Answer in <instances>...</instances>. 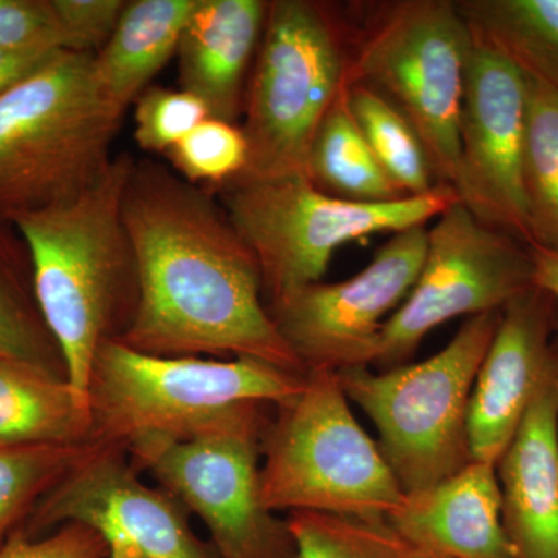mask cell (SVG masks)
Returning <instances> with one entry per match:
<instances>
[{"label": "cell", "mask_w": 558, "mask_h": 558, "mask_svg": "<svg viewBox=\"0 0 558 558\" xmlns=\"http://www.w3.org/2000/svg\"><path fill=\"white\" fill-rule=\"evenodd\" d=\"M209 190L258 263L269 311L322 282L333 253L349 242L425 227L459 202L457 191L439 185L424 196L362 204L323 193L306 175L231 179Z\"/></svg>", "instance_id": "7"}, {"label": "cell", "mask_w": 558, "mask_h": 558, "mask_svg": "<svg viewBox=\"0 0 558 558\" xmlns=\"http://www.w3.org/2000/svg\"><path fill=\"white\" fill-rule=\"evenodd\" d=\"M348 105L374 157L403 196H424L439 186L417 132L391 102L362 84H348Z\"/></svg>", "instance_id": "24"}, {"label": "cell", "mask_w": 558, "mask_h": 558, "mask_svg": "<svg viewBox=\"0 0 558 558\" xmlns=\"http://www.w3.org/2000/svg\"><path fill=\"white\" fill-rule=\"evenodd\" d=\"M90 53L61 50L0 95V226L78 196L108 171L124 110Z\"/></svg>", "instance_id": "3"}, {"label": "cell", "mask_w": 558, "mask_h": 558, "mask_svg": "<svg viewBox=\"0 0 558 558\" xmlns=\"http://www.w3.org/2000/svg\"><path fill=\"white\" fill-rule=\"evenodd\" d=\"M534 288L527 245L481 223L461 202L436 218L409 296L385 322L374 366L405 365L432 330L505 310Z\"/></svg>", "instance_id": "11"}, {"label": "cell", "mask_w": 558, "mask_h": 558, "mask_svg": "<svg viewBox=\"0 0 558 558\" xmlns=\"http://www.w3.org/2000/svg\"><path fill=\"white\" fill-rule=\"evenodd\" d=\"M190 510L138 478L128 451L95 446L51 488L21 529L27 537L68 523L94 529L108 558H219L190 526Z\"/></svg>", "instance_id": "12"}, {"label": "cell", "mask_w": 558, "mask_h": 558, "mask_svg": "<svg viewBox=\"0 0 558 558\" xmlns=\"http://www.w3.org/2000/svg\"><path fill=\"white\" fill-rule=\"evenodd\" d=\"M0 558H108V549L94 529L68 523L46 538L27 537L20 529L0 548Z\"/></svg>", "instance_id": "32"}, {"label": "cell", "mask_w": 558, "mask_h": 558, "mask_svg": "<svg viewBox=\"0 0 558 558\" xmlns=\"http://www.w3.org/2000/svg\"><path fill=\"white\" fill-rule=\"evenodd\" d=\"M414 548L435 558H517L501 519L497 468L472 461L449 478L403 494L385 517Z\"/></svg>", "instance_id": "16"}, {"label": "cell", "mask_w": 558, "mask_h": 558, "mask_svg": "<svg viewBox=\"0 0 558 558\" xmlns=\"http://www.w3.org/2000/svg\"><path fill=\"white\" fill-rule=\"evenodd\" d=\"M134 157L119 154L78 196L14 220L31 256L40 317L60 348L68 380L89 400L95 355L130 330L138 263L121 211Z\"/></svg>", "instance_id": "2"}, {"label": "cell", "mask_w": 558, "mask_h": 558, "mask_svg": "<svg viewBox=\"0 0 558 558\" xmlns=\"http://www.w3.org/2000/svg\"><path fill=\"white\" fill-rule=\"evenodd\" d=\"M523 179L531 245L558 250V92L532 80Z\"/></svg>", "instance_id": "25"}, {"label": "cell", "mask_w": 558, "mask_h": 558, "mask_svg": "<svg viewBox=\"0 0 558 558\" xmlns=\"http://www.w3.org/2000/svg\"><path fill=\"white\" fill-rule=\"evenodd\" d=\"M306 178L329 196L384 204L403 199L374 157L348 105V84L319 124L307 159Z\"/></svg>", "instance_id": "22"}, {"label": "cell", "mask_w": 558, "mask_h": 558, "mask_svg": "<svg viewBox=\"0 0 558 558\" xmlns=\"http://www.w3.org/2000/svg\"><path fill=\"white\" fill-rule=\"evenodd\" d=\"M295 558H433L400 537L385 519L290 512Z\"/></svg>", "instance_id": "26"}, {"label": "cell", "mask_w": 558, "mask_h": 558, "mask_svg": "<svg viewBox=\"0 0 558 558\" xmlns=\"http://www.w3.org/2000/svg\"><path fill=\"white\" fill-rule=\"evenodd\" d=\"M351 22L317 0L269 2L245 94L248 157L238 180L306 175L312 142L348 84Z\"/></svg>", "instance_id": "6"}, {"label": "cell", "mask_w": 558, "mask_h": 558, "mask_svg": "<svg viewBox=\"0 0 558 558\" xmlns=\"http://www.w3.org/2000/svg\"><path fill=\"white\" fill-rule=\"evenodd\" d=\"M501 519L517 558H558L556 363L497 462Z\"/></svg>", "instance_id": "17"}, {"label": "cell", "mask_w": 558, "mask_h": 558, "mask_svg": "<svg viewBox=\"0 0 558 558\" xmlns=\"http://www.w3.org/2000/svg\"><path fill=\"white\" fill-rule=\"evenodd\" d=\"M433 558H435V557H433Z\"/></svg>", "instance_id": "36"}, {"label": "cell", "mask_w": 558, "mask_h": 558, "mask_svg": "<svg viewBox=\"0 0 558 558\" xmlns=\"http://www.w3.org/2000/svg\"><path fill=\"white\" fill-rule=\"evenodd\" d=\"M64 33L65 50L97 54L109 43L126 0H51Z\"/></svg>", "instance_id": "31"}, {"label": "cell", "mask_w": 558, "mask_h": 558, "mask_svg": "<svg viewBox=\"0 0 558 558\" xmlns=\"http://www.w3.org/2000/svg\"><path fill=\"white\" fill-rule=\"evenodd\" d=\"M95 446L89 400L68 379L0 362V447Z\"/></svg>", "instance_id": "20"}, {"label": "cell", "mask_w": 558, "mask_h": 558, "mask_svg": "<svg viewBox=\"0 0 558 558\" xmlns=\"http://www.w3.org/2000/svg\"><path fill=\"white\" fill-rule=\"evenodd\" d=\"M196 0H132L109 43L94 57L95 75L106 97L124 110L178 53Z\"/></svg>", "instance_id": "19"}, {"label": "cell", "mask_w": 558, "mask_h": 558, "mask_svg": "<svg viewBox=\"0 0 558 558\" xmlns=\"http://www.w3.org/2000/svg\"><path fill=\"white\" fill-rule=\"evenodd\" d=\"M532 275L535 288L553 296L558 304V250L531 245Z\"/></svg>", "instance_id": "34"}, {"label": "cell", "mask_w": 558, "mask_h": 558, "mask_svg": "<svg viewBox=\"0 0 558 558\" xmlns=\"http://www.w3.org/2000/svg\"><path fill=\"white\" fill-rule=\"evenodd\" d=\"M348 84L377 92L410 121L439 185L458 178L459 121L473 36L457 2L354 7Z\"/></svg>", "instance_id": "4"}, {"label": "cell", "mask_w": 558, "mask_h": 558, "mask_svg": "<svg viewBox=\"0 0 558 558\" xmlns=\"http://www.w3.org/2000/svg\"><path fill=\"white\" fill-rule=\"evenodd\" d=\"M554 363H556V384H557V399H558V314L556 322V332H554Z\"/></svg>", "instance_id": "35"}, {"label": "cell", "mask_w": 558, "mask_h": 558, "mask_svg": "<svg viewBox=\"0 0 558 558\" xmlns=\"http://www.w3.org/2000/svg\"><path fill=\"white\" fill-rule=\"evenodd\" d=\"M427 240L425 227L392 234L354 277L317 282L271 307L279 333L306 373L373 366L381 328L413 289Z\"/></svg>", "instance_id": "13"}, {"label": "cell", "mask_w": 558, "mask_h": 558, "mask_svg": "<svg viewBox=\"0 0 558 558\" xmlns=\"http://www.w3.org/2000/svg\"><path fill=\"white\" fill-rule=\"evenodd\" d=\"M0 362L68 379L60 348L36 304L31 256L11 226H0Z\"/></svg>", "instance_id": "23"}, {"label": "cell", "mask_w": 558, "mask_h": 558, "mask_svg": "<svg viewBox=\"0 0 558 558\" xmlns=\"http://www.w3.org/2000/svg\"><path fill=\"white\" fill-rule=\"evenodd\" d=\"M165 156L172 170L194 185L218 189L238 178L247 165L248 145L242 128L207 119L172 146Z\"/></svg>", "instance_id": "28"}, {"label": "cell", "mask_w": 558, "mask_h": 558, "mask_svg": "<svg viewBox=\"0 0 558 558\" xmlns=\"http://www.w3.org/2000/svg\"><path fill=\"white\" fill-rule=\"evenodd\" d=\"M134 105V137L146 153L167 154L197 124L209 119L207 106L182 89L149 86Z\"/></svg>", "instance_id": "29"}, {"label": "cell", "mask_w": 558, "mask_h": 558, "mask_svg": "<svg viewBox=\"0 0 558 558\" xmlns=\"http://www.w3.org/2000/svg\"><path fill=\"white\" fill-rule=\"evenodd\" d=\"M274 405L242 402L182 438L153 436L126 447L138 472L148 470L208 527L219 558H295L288 520L260 498V451Z\"/></svg>", "instance_id": "10"}, {"label": "cell", "mask_w": 558, "mask_h": 558, "mask_svg": "<svg viewBox=\"0 0 558 558\" xmlns=\"http://www.w3.org/2000/svg\"><path fill=\"white\" fill-rule=\"evenodd\" d=\"M527 78L473 39L461 121L459 202L481 223L531 245L523 163Z\"/></svg>", "instance_id": "14"}, {"label": "cell", "mask_w": 558, "mask_h": 558, "mask_svg": "<svg viewBox=\"0 0 558 558\" xmlns=\"http://www.w3.org/2000/svg\"><path fill=\"white\" fill-rule=\"evenodd\" d=\"M306 377L258 359L160 357L108 341L95 355L87 389L94 444L126 450L153 436L182 438L236 403L288 402Z\"/></svg>", "instance_id": "9"}, {"label": "cell", "mask_w": 558, "mask_h": 558, "mask_svg": "<svg viewBox=\"0 0 558 558\" xmlns=\"http://www.w3.org/2000/svg\"><path fill=\"white\" fill-rule=\"evenodd\" d=\"M95 446L0 447V548Z\"/></svg>", "instance_id": "27"}, {"label": "cell", "mask_w": 558, "mask_h": 558, "mask_svg": "<svg viewBox=\"0 0 558 558\" xmlns=\"http://www.w3.org/2000/svg\"><path fill=\"white\" fill-rule=\"evenodd\" d=\"M501 311L470 317L446 348L421 363L373 373L339 371L349 402L379 433V449L403 494L449 478L472 462L469 405Z\"/></svg>", "instance_id": "8"}, {"label": "cell", "mask_w": 558, "mask_h": 558, "mask_svg": "<svg viewBox=\"0 0 558 558\" xmlns=\"http://www.w3.org/2000/svg\"><path fill=\"white\" fill-rule=\"evenodd\" d=\"M558 304L532 288L501 311L473 384L469 405L472 461L497 465L532 400L554 369Z\"/></svg>", "instance_id": "15"}, {"label": "cell", "mask_w": 558, "mask_h": 558, "mask_svg": "<svg viewBox=\"0 0 558 558\" xmlns=\"http://www.w3.org/2000/svg\"><path fill=\"white\" fill-rule=\"evenodd\" d=\"M274 409L260 451L267 509L385 519L398 508L403 490L352 413L339 374L310 371L300 395Z\"/></svg>", "instance_id": "5"}, {"label": "cell", "mask_w": 558, "mask_h": 558, "mask_svg": "<svg viewBox=\"0 0 558 558\" xmlns=\"http://www.w3.org/2000/svg\"><path fill=\"white\" fill-rule=\"evenodd\" d=\"M61 51V50H60ZM53 53H40V51H14L0 49V95L13 87L14 84L27 78L36 72L40 65L53 57Z\"/></svg>", "instance_id": "33"}, {"label": "cell", "mask_w": 558, "mask_h": 558, "mask_svg": "<svg viewBox=\"0 0 558 558\" xmlns=\"http://www.w3.org/2000/svg\"><path fill=\"white\" fill-rule=\"evenodd\" d=\"M0 49L53 53L65 50L51 0H0Z\"/></svg>", "instance_id": "30"}, {"label": "cell", "mask_w": 558, "mask_h": 558, "mask_svg": "<svg viewBox=\"0 0 558 558\" xmlns=\"http://www.w3.org/2000/svg\"><path fill=\"white\" fill-rule=\"evenodd\" d=\"M266 0H196L178 53L180 89L207 106L209 119L236 124L244 83L266 25Z\"/></svg>", "instance_id": "18"}, {"label": "cell", "mask_w": 558, "mask_h": 558, "mask_svg": "<svg viewBox=\"0 0 558 558\" xmlns=\"http://www.w3.org/2000/svg\"><path fill=\"white\" fill-rule=\"evenodd\" d=\"M121 211L140 277L121 343L160 357L234 355L307 374L267 310L255 256L211 190L135 159Z\"/></svg>", "instance_id": "1"}, {"label": "cell", "mask_w": 558, "mask_h": 558, "mask_svg": "<svg viewBox=\"0 0 558 558\" xmlns=\"http://www.w3.org/2000/svg\"><path fill=\"white\" fill-rule=\"evenodd\" d=\"M476 43L558 92V0H459Z\"/></svg>", "instance_id": "21"}]
</instances>
